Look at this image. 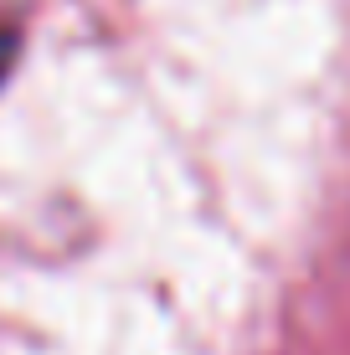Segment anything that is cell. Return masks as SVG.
<instances>
[{"label":"cell","instance_id":"cell-1","mask_svg":"<svg viewBox=\"0 0 350 355\" xmlns=\"http://www.w3.org/2000/svg\"><path fill=\"white\" fill-rule=\"evenodd\" d=\"M16 46H21L16 26H6V21H0V78L10 72V62H16Z\"/></svg>","mask_w":350,"mask_h":355}]
</instances>
